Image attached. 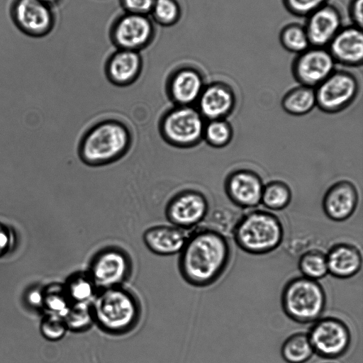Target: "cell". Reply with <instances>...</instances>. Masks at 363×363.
Instances as JSON below:
<instances>
[{
  "label": "cell",
  "instance_id": "f546056e",
  "mask_svg": "<svg viewBox=\"0 0 363 363\" xmlns=\"http://www.w3.org/2000/svg\"><path fill=\"white\" fill-rule=\"evenodd\" d=\"M298 267L303 277L318 280L328 273L326 255L318 250L305 252L298 259Z\"/></svg>",
  "mask_w": 363,
  "mask_h": 363
},
{
  "label": "cell",
  "instance_id": "44dd1931",
  "mask_svg": "<svg viewBox=\"0 0 363 363\" xmlns=\"http://www.w3.org/2000/svg\"><path fill=\"white\" fill-rule=\"evenodd\" d=\"M325 255L328 273L336 278H351L362 268V254L358 247L350 243H337Z\"/></svg>",
  "mask_w": 363,
  "mask_h": 363
},
{
  "label": "cell",
  "instance_id": "ffe728a7",
  "mask_svg": "<svg viewBox=\"0 0 363 363\" xmlns=\"http://www.w3.org/2000/svg\"><path fill=\"white\" fill-rule=\"evenodd\" d=\"M185 230L174 225H159L147 228L143 240L147 249L161 256L179 253L187 239Z\"/></svg>",
  "mask_w": 363,
  "mask_h": 363
},
{
  "label": "cell",
  "instance_id": "e0dca14e",
  "mask_svg": "<svg viewBox=\"0 0 363 363\" xmlns=\"http://www.w3.org/2000/svg\"><path fill=\"white\" fill-rule=\"evenodd\" d=\"M362 28L354 25L343 26L327 46L336 64L358 67L363 62Z\"/></svg>",
  "mask_w": 363,
  "mask_h": 363
},
{
  "label": "cell",
  "instance_id": "ac0fdd59",
  "mask_svg": "<svg viewBox=\"0 0 363 363\" xmlns=\"http://www.w3.org/2000/svg\"><path fill=\"white\" fill-rule=\"evenodd\" d=\"M206 84L203 74L191 67L174 72L167 84L169 98L177 106H193L196 104Z\"/></svg>",
  "mask_w": 363,
  "mask_h": 363
},
{
  "label": "cell",
  "instance_id": "5bb4252c",
  "mask_svg": "<svg viewBox=\"0 0 363 363\" xmlns=\"http://www.w3.org/2000/svg\"><path fill=\"white\" fill-rule=\"evenodd\" d=\"M342 26L341 11L329 2L308 15L304 24L311 46L320 48H327Z\"/></svg>",
  "mask_w": 363,
  "mask_h": 363
},
{
  "label": "cell",
  "instance_id": "6da1fadb",
  "mask_svg": "<svg viewBox=\"0 0 363 363\" xmlns=\"http://www.w3.org/2000/svg\"><path fill=\"white\" fill-rule=\"evenodd\" d=\"M179 254L178 267L184 280L194 286L206 287L216 282L227 269L231 248L224 234L203 226L187 236Z\"/></svg>",
  "mask_w": 363,
  "mask_h": 363
},
{
  "label": "cell",
  "instance_id": "7402d4cb",
  "mask_svg": "<svg viewBox=\"0 0 363 363\" xmlns=\"http://www.w3.org/2000/svg\"><path fill=\"white\" fill-rule=\"evenodd\" d=\"M141 70V59L135 50H124L115 53L107 63L106 74L115 85L124 86L136 80Z\"/></svg>",
  "mask_w": 363,
  "mask_h": 363
},
{
  "label": "cell",
  "instance_id": "4dcf8cb0",
  "mask_svg": "<svg viewBox=\"0 0 363 363\" xmlns=\"http://www.w3.org/2000/svg\"><path fill=\"white\" fill-rule=\"evenodd\" d=\"M63 319L68 331L88 330L94 324L91 303H72Z\"/></svg>",
  "mask_w": 363,
  "mask_h": 363
},
{
  "label": "cell",
  "instance_id": "2e32d148",
  "mask_svg": "<svg viewBox=\"0 0 363 363\" xmlns=\"http://www.w3.org/2000/svg\"><path fill=\"white\" fill-rule=\"evenodd\" d=\"M17 26L32 36H43L52 29L54 18L50 6L38 0H16L12 9Z\"/></svg>",
  "mask_w": 363,
  "mask_h": 363
},
{
  "label": "cell",
  "instance_id": "e575fe53",
  "mask_svg": "<svg viewBox=\"0 0 363 363\" xmlns=\"http://www.w3.org/2000/svg\"><path fill=\"white\" fill-rule=\"evenodd\" d=\"M16 234L9 225L0 221V258L14 250L16 243Z\"/></svg>",
  "mask_w": 363,
  "mask_h": 363
},
{
  "label": "cell",
  "instance_id": "d6986e66",
  "mask_svg": "<svg viewBox=\"0 0 363 363\" xmlns=\"http://www.w3.org/2000/svg\"><path fill=\"white\" fill-rule=\"evenodd\" d=\"M152 34L150 21L145 15L128 13L120 18L113 30V39L124 50L144 46Z\"/></svg>",
  "mask_w": 363,
  "mask_h": 363
},
{
  "label": "cell",
  "instance_id": "83f0119b",
  "mask_svg": "<svg viewBox=\"0 0 363 363\" xmlns=\"http://www.w3.org/2000/svg\"><path fill=\"white\" fill-rule=\"evenodd\" d=\"M72 303L63 284L53 283L44 287L45 313L64 318Z\"/></svg>",
  "mask_w": 363,
  "mask_h": 363
},
{
  "label": "cell",
  "instance_id": "4316f807",
  "mask_svg": "<svg viewBox=\"0 0 363 363\" xmlns=\"http://www.w3.org/2000/svg\"><path fill=\"white\" fill-rule=\"evenodd\" d=\"M279 40L285 50L296 55L311 46L304 25L297 22L284 25L279 31Z\"/></svg>",
  "mask_w": 363,
  "mask_h": 363
},
{
  "label": "cell",
  "instance_id": "8d00e7d4",
  "mask_svg": "<svg viewBox=\"0 0 363 363\" xmlns=\"http://www.w3.org/2000/svg\"><path fill=\"white\" fill-rule=\"evenodd\" d=\"M128 13L145 15L152 11L155 0H122Z\"/></svg>",
  "mask_w": 363,
  "mask_h": 363
},
{
  "label": "cell",
  "instance_id": "f35d334b",
  "mask_svg": "<svg viewBox=\"0 0 363 363\" xmlns=\"http://www.w3.org/2000/svg\"><path fill=\"white\" fill-rule=\"evenodd\" d=\"M38 1L50 6V5L55 4L56 2H57L60 0H38Z\"/></svg>",
  "mask_w": 363,
  "mask_h": 363
},
{
  "label": "cell",
  "instance_id": "9c48e42d",
  "mask_svg": "<svg viewBox=\"0 0 363 363\" xmlns=\"http://www.w3.org/2000/svg\"><path fill=\"white\" fill-rule=\"evenodd\" d=\"M313 352L325 359H336L345 354L352 342L347 325L333 316L318 318L307 333Z\"/></svg>",
  "mask_w": 363,
  "mask_h": 363
},
{
  "label": "cell",
  "instance_id": "4fadbf2b",
  "mask_svg": "<svg viewBox=\"0 0 363 363\" xmlns=\"http://www.w3.org/2000/svg\"><path fill=\"white\" fill-rule=\"evenodd\" d=\"M196 104L206 121L227 119L236 108L237 95L228 82L213 81L206 84Z\"/></svg>",
  "mask_w": 363,
  "mask_h": 363
},
{
  "label": "cell",
  "instance_id": "52a82bcc",
  "mask_svg": "<svg viewBox=\"0 0 363 363\" xmlns=\"http://www.w3.org/2000/svg\"><path fill=\"white\" fill-rule=\"evenodd\" d=\"M133 261L123 248L108 245L99 250L89 261L87 274L98 289L123 286L130 277Z\"/></svg>",
  "mask_w": 363,
  "mask_h": 363
},
{
  "label": "cell",
  "instance_id": "603a6c76",
  "mask_svg": "<svg viewBox=\"0 0 363 363\" xmlns=\"http://www.w3.org/2000/svg\"><path fill=\"white\" fill-rule=\"evenodd\" d=\"M281 106L286 113L302 116L316 106L315 89L298 85L288 90L282 96Z\"/></svg>",
  "mask_w": 363,
  "mask_h": 363
},
{
  "label": "cell",
  "instance_id": "d6a6232c",
  "mask_svg": "<svg viewBox=\"0 0 363 363\" xmlns=\"http://www.w3.org/2000/svg\"><path fill=\"white\" fill-rule=\"evenodd\" d=\"M329 0H281L290 14L306 18L311 13L328 3Z\"/></svg>",
  "mask_w": 363,
  "mask_h": 363
},
{
  "label": "cell",
  "instance_id": "8fae6325",
  "mask_svg": "<svg viewBox=\"0 0 363 363\" xmlns=\"http://www.w3.org/2000/svg\"><path fill=\"white\" fill-rule=\"evenodd\" d=\"M208 211L209 203L203 193L196 189H185L169 201L165 215L173 225L186 230L201 223Z\"/></svg>",
  "mask_w": 363,
  "mask_h": 363
},
{
  "label": "cell",
  "instance_id": "ba28073f",
  "mask_svg": "<svg viewBox=\"0 0 363 363\" xmlns=\"http://www.w3.org/2000/svg\"><path fill=\"white\" fill-rule=\"evenodd\" d=\"M360 83L355 74L335 69L315 88L316 106L328 114H336L350 107L358 96Z\"/></svg>",
  "mask_w": 363,
  "mask_h": 363
},
{
  "label": "cell",
  "instance_id": "30bf717a",
  "mask_svg": "<svg viewBox=\"0 0 363 363\" xmlns=\"http://www.w3.org/2000/svg\"><path fill=\"white\" fill-rule=\"evenodd\" d=\"M335 65L327 48L310 46L296 55L291 72L299 85L315 89L336 69Z\"/></svg>",
  "mask_w": 363,
  "mask_h": 363
},
{
  "label": "cell",
  "instance_id": "8992f818",
  "mask_svg": "<svg viewBox=\"0 0 363 363\" xmlns=\"http://www.w3.org/2000/svg\"><path fill=\"white\" fill-rule=\"evenodd\" d=\"M206 121L196 107L175 105L161 117L159 130L170 145L191 148L203 140Z\"/></svg>",
  "mask_w": 363,
  "mask_h": 363
},
{
  "label": "cell",
  "instance_id": "484cf974",
  "mask_svg": "<svg viewBox=\"0 0 363 363\" xmlns=\"http://www.w3.org/2000/svg\"><path fill=\"white\" fill-rule=\"evenodd\" d=\"M291 199L290 186L285 182L276 179L264 184L260 204L268 210L278 211L286 208Z\"/></svg>",
  "mask_w": 363,
  "mask_h": 363
},
{
  "label": "cell",
  "instance_id": "1f68e13d",
  "mask_svg": "<svg viewBox=\"0 0 363 363\" xmlns=\"http://www.w3.org/2000/svg\"><path fill=\"white\" fill-rule=\"evenodd\" d=\"M43 337L50 341H58L64 337L68 331L63 318L45 313L40 324Z\"/></svg>",
  "mask_w": 363,
  "mask_h": 363
},
{
  "label": "cell",
  "instance_id": "d4e9b609",
  "mask_svg": "<svg viewBox=\"0 0 363 363\" xmlns=\"http://www.w3.org/2000/svg\"><path fill=\"white\" fill-rule=\"evenodd\" d=\"M308 336L305 333H296L282 343L281 354L288 363H304L313 354Z\"/></svg>",
  "mask_w": 363,
  "mask_h": 363
},
{
  "label": "cell",
  "instance_id": "cb8c5ba5",
  "mask_svg": "<svg viewBox=\"0 0 363 363\" xmlns=\"http://www.w3.org/2000/svg\"><path fill=\"white\" fill-rule=\"evenodd\" d=\"M63 285L72 303H91L99 290L86 272L72 274Z\"/></svg>",
  "mask_w": 363,
  "mask_h": 363
},
{
  "label": "cell",
  "instance_id": "9a60e30c",
  "mask_svg": "<svg viewBox=\"0 0 363 363\" xmlns=\"http://www.w3.org/2000/svg\"><path fill=\"white\" fill-rule=\"evenodd\" d=\"M359 200L355 184L347 179L338 180L325 191L322 199V208L331 220L342 222L355 212Z\"/></svg>",
  "mask_w": 363,
  "mask_h": 363
},
{
  "label": "cell",
  "instance_id": "d590c367",
  "mask_svg": "<svg viewBox=\"0 0 363 363\" xmlns=\"http://www.w3.org/2000/svg\"><path fill=\"white\" fill-rule=\"evenodd\" d=\"M24 302L33 310L43 311L44 303V287L33 286L24 294Z\"/></svg>",
  "mask_w": 363,
  "mask_h": 363
},
{
  "label": "cell",
  "instance_id": "74e56055",
  "mask_svg": "<svg viewBox=\"0 0 363 363\" xmlns=\"http://www.w3.org/2000/svg\"><path fill=\"white\" fill-rule=\"evenodd\" d=\"M363 0H350L347 13L352 25L362 28L363 23Z\"/></svg>",
  "mask_w": 363,
  "mask_h": 363
},
{
  "label": "cell",
  "instance_id": "f1b7e54d",
  "mask_svg": "<svg viewBox=\"0 0 363 363\" xmlns=\"http://www.w3.org/2000/svg\"><path fill=\"white\" fill-rule=\"evenodd\" d=\"M233 128L227 119L206 121L203 140L211 147L223 148L233 140Z\"/></svg>",
  "mask_w": 363,
  "mask_h": 363
},
{
  "label": "cell",
  "instance_id": "277c9868",
  "mask_svg": "<svg viewBox=\"0 0 363 363\" xmlns=\"http://www.w3.org/2000/svg\"><path fill=\"white\" fill-rule=\"evenodd\" d=\"M233 239L238 247L251 255H264L281 244L284 230L279 218L261 209L250 211L236 222Z\"/></svg>",
  "mask_w": 363,
  "mask_h": 363
},
{
  "label": "cell",
  "instance_id": "5b68a950",
  "mask_svg": "<svg viewBox=\"0 0 363 363\" xmlns=\"http://www.w3.org/2000/svg\"><path fill=\"white\" fill-rule=\"evenodd\" d=\"M281 303L286 315L298 323H310L320 318L326 306V294L317 281L296 277L284 285Z\"/></svg>",
  "mask_w": 363,
  "mask_h": 363
},
{
  "label": "cell",
  "instance_id": "836d02e7",
  "mask_svg": "<svg viewBox=\"0 0 363 363\" xmlns=\"http://www.w3.org/2000/svg\"><path fill=\"white\" fill-rule=\"evenodd\" d=\"M151 11L163 24L173 23L179 14V6L174 0H155Z\"/></svg>",
  "mask_w": 363,
  "mask_h": 363
},
{
  "label": "cell",
  "instance_id": "3957f363",
  "mask_svg": "<svg viewBox=\"0 0 363 363\" xmlns=\"http://www.w3.org/2000/svg\"><path fill=\"white\" fill-rule=\"evenodd\" d=\"M132 143L130 128L118 119L101 120L82 135L78 146L81 160L89 166L112 163L124 156Z\"/></svg>",
  "mask_w": 363,
  "mask_h": 363
},
{
  "label": "cell",
  "instance_id": "7a4b0ae2",
  "mask_svg": "<svg viewBox=\"0 0 363 363\" xmlns=\"http://www.w3.org/2000/svg\"><path fill=\"white\" fill-rule=\"evenodd\" d=\"M94 323L103 332L119 336L138 325L142 306L137 296L123 286L99 289L91 302Z\"/></svg>",
  "mask_w": 363,
  "mask_h": 363
},
{
  "label": "cell",
  "instance_id": "7c38bea8",
  "mask_svg": "<svg viewBox=\"0 0 363 363\" xmlns=\"http://www.w3.org/2000/svg\"><path fill=\"white\" fill-rule=\"evenodd\" d=\"M264 182L261 176L249 168H237L228 173L223 182L226 197L235 206L254 208L261 203Z\"/></svg>",
  "mask_w": 363,
  "mask_h": 363
}]
</instances>
